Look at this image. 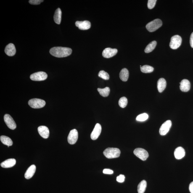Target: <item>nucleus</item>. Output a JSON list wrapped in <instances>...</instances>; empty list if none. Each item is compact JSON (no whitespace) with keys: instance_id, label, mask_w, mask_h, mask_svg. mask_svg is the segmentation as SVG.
Returning <instances> with one entry per match:
<instances>
[{"instance_id":"nucleus-11","label":"nucleus","mask_w":193,"mask_h":193,"mask_svg":"<svg viewBox=\"0 0 193 193\" xmlns=\"http://www.w3.org/2000/svg\"><path fill=\"white\" fill-rule=\"evenodd\" d=\"M118 51L116 49H112L110 48H106L102 52L103 57L105 58H110L113 57L117 54Z\"/></svg>"},{"instance_id":"nucleus-17","label":"nucleus","mask_w":193,"mask_h":193,"mask_svg":"<svg viewBox=\"0 0 193 193\" xmlns=\"http://www.w3.org/2000/svg\"><path fill=\"white\" fill-rule=\"evenodd\" d=\"M185 155V151L182 147H179L177 148L175 151L174 155L178 160L182 158Z\"/></svg>"},{"instance_id":"nucleus-1","label":"nucleus","mask_w":193,"mask_h":193,"mask_svg":"<svg viewBox=\"0 0 193 193\" xmlns=\"http://www.w3.org/2000/svg\"><path fill=\"white\" fill-rule=\"evenodd\" d=\"M49 52L51 55L56 57H65L71 54L72 49L69 48L58 46L51 48Z\"/></svg>"},{"instance_id":"nucleus-19","label":"nucleus","mask_w":193,"mask_h":193,"mask_svg":"<svg viewBox=\"0 0 193 193\" xmlns=\"http://www.w3.org/2000/svg\"><path fill=\"white\" fill-rule=\"evenodd\" d=\"M36 167L35 165H32L29 167L25 172V177L26 179H30L33 176L36 170Z\"/></svg>"},{"instance_id":"nucleus-6","label":"nucleus","mask_w":193,"mask_h":193,"mask_svg":"<svg viewBox=\"0 0 193 193\" xmlns=\"http://www.w3.org/2000/svg\"><path fill=\"white\" fill-rule=\"evenodd\" d=\"M30 77V79L33 81H41L46 79L48 75L46 72H39L32 74Z\"/></svg>"},{"instance_id":"nucleus-27","label":"nucleus","mask_w":193,"mask_h":193,"mask_svg":"<svg viewBox=\"0 0 193 193\" xmlns=\"http://www.w3.org/2000/svg\"><path fill=\"white\" fill-rule=\"evenodd\" d=\"M141 72L144 73H150L153 71L154 68L149 65H144L141 67Z\"/></svg>"},{"instance_id":"nucleus-37","label":"nucleus","mask_w":193,"mask_h":193,"mask_svg":"<svg viewBox=\"0 0 193 193\" xmlns=\"http://www.w3.org/2000/svg\"></svg>"},{"instance_id":"nucleus-26","label":"nucleus","mask_w":193,"mask_h":193,"mask_svg":"<svg viewBox=\"0 0 193 193\" xmlns=\"http://www.w3.org/2000/svg\"><path fill=\"white\" fill-rule=\"evenodd\" d=\"M157 45V42L156 41H153L151 42L146 46L144 49L145 52L146 53H149L154 50L155 48Z\"/></svg>"},{"instance_id":"nucleus-5","label":"nucleus","mask_w":193,"mask_h":193,"mask_svg":"<svg viewBox=\"0 0 193 193\" xmlns=\"http://www.w3.org/2000/svg\"><path fill=\"white\" fill-rule=\"evenodd\" d=\"M182 38L179 35H175L172 37L170 43V46L171 49H176L179 48L182 43Z\"/></svg>"},{"instance_id":"nucleus-18","label":"nucleus","mask_w":193,"mask_h":193,"mask_svg":"<svg viewBox=\"0 0 193 193\" xmlns=\"http://www.w3.org/2000/svg\"><path fill=\"white\" fill-rule=\"evenodd\" d=\"M16 162L15 159H8L1 164V166L4 168H11L15 165Z\"/></svg>"},{"instance_id":"nucleus-2","label":"nucleus","mask_w":193,"mask_h":193,"mask_svg":"<svg viewBox=\"0 0 193 193\" xmlns=\"http://www.w3.org/2000/svg\"><path fill=\"white\" fill-rule=\"evenodd\" d=\"M104 155L108 158H113L120 157V151L116 148H108L103 152Z\"/></svg>"},{"instance_id":"nucleus-30","label":"nucleus","mask_w":193,"mask_h":193,"mask_svg":"<svg viewBox=\"0 0 193 193\" xmlns=\"http://www.w3.org/2000/svg\"><path fill=\"white\" fill-rule=\"evenodd\" d=\"M99 77L104 80H108L109 78V76L108 74L104 70H101L99 72V75H98Z\"/></svg>"},{"instance_id":"nucleus-4","label":"nucleus","mask_w":193,"mask_h":193,"mask_svg":"<svg viewBox=\"0 0 193 193\" xmlns=\"http://www.w3.org/2000/svg\"><path fill=\"white\" fill-rule=\"evenodd\" d=\"M28 104L33 108H41L46 105V102L43 99H30L28 102Z\"/></svg>"},{"instance_id":"nucleus-22","label":"nucleus","mask_w":193,"mask_h":193,"mask_svg":"<svg viewBox=\"0 0 193 193\" xmlns=\"http://www.w3.org/2000/svg\"><path fill=\"white\" fill-rule=\"evenodd\" d=\"M120 77L122 81L126 82L129 77V72L127 69L124 68L122 69L120 72Z\"/></svg>"},{"instance_id":"nucleus-3","label":"nucleus","mask_w":193,"mask_h":193,"mask_svg":"<svg viewBox=\"0 0 193 193\" xmlns=\"http://www.w3.org/2000/svg\"><path fill=\"white\" fill-rule=\"evenodd\" d=\"M162 25L161 20L156 19L148 23L146 25V28L149 32H153L160 28Z\"/></svg>"},{"instance_id":"nucleus-25","label":"nucleus","mask_w":193,"mask_h":193,"mask_svg":"<svg viewBox=\"0 0 193 193\" xmlns=\"http://www.w3.org/2000/svg\"><path fill=\"white\" fill-rule=\"evenodd\" d=\"M97 91L99 92L100 94L104 97H107L108 96L110 93V89L108 87H106L105 88H98Z\"/></svg>"},{"instance_id":"nucleus-34","label":"nucleus","mask_w":193,"mask_h":193,"mask_svg":"<svg viewBox=\"0 0 193 193\" xmlns=\"http://www.w3.org/2000/svg\"><path fill=\"white\" fill-rule=\"evenodd\" d=\"M103 173L104 174H112L113 173V170L109 169H104L103 170Z\"/></svg>"},{"instance_id":"nucleus-14","label":"nucleus","mask_w":193,"mask_h":193,"mask_svg":"<svg viewBox=\"0 0 193 193\" xmlns=\"http://www.w3.org/2000/svg\"><path fill=\"white\" fill-rule=\"evenodd\" d=\"M38 130L39 133L42 137L46 139L49 137V131L47 127L42 125L38 127Z\"/></svg>"},{"instance_id":"nucleus-33","label":"nucleus","mask_w":193,"mask_h":193,"mask_svg":"<svg viewBox=\"0 0 193 193\" xmlns=\"http://www.w3.org/2000/svg\"><path fill=\"white\" fill-rule=\"evenodd\" d=\"M44 1L43 0H30L29 1V3L32 5H38L40 3L43 2Z\"/></svg>"},{"instance_id":"nucleus-36","label":"nucleus","mask_w":193,"mask_h":193,"mask_svg":"<svg viewBox=\"0 0 193 193\" xmlns=\"http://www.w3.org/2000/svg\"><path fill=\"white\" fill-rule=\"evenodd\" d=\"M189 190L191 193H193V182H191L189 185Z\"/></svg>"},{"instance_id":"nucleus-8","label":"nucleus","mask_w":193,"mask_h":193,"mask_svg":"<svg viewBox=\"0 0 193 193\" xmlns=\"http://www.w3.org/2000/svg\"><path fill=\"white\" fill-rule=\"evenodd\" d=\"M172 126L171 120H167L164 122L161 126L159 133L162 136H165L168 132Z\"/></svg>"},{"instance_id":"nucleus-23","label":"nucleus","mask_w":193,"mask_h":193,"mask_svg":"<svg viewBox=\"0 0 193 193\" xmlns=\"http://www.w3.org/2000/svg\"><path fill=\"white\" fill-rule=\"evenodd\" d=\"M147 182L144 180L138 184L137 187L138 193H144L147 187Z\"/></svg>"},{"instance_id":"nucleus-24","label":"nucleus","mask_w":193,"mask_h":193,"mask_svg":"<svg viewBox=\"0 0 193 193\" xmlns=\"http://www.w3.org/2000/svg\"><path fill=\"white\" fill-rule=\"evenodd\" d=\"M0 139L3 144L6 146H10L12 145L13 142L12 139L7 136H1L0 137Z\"/></svg>"},{"instance_id":"nucleus-29","label":"nucleus","mask_w":193,"mask_h":193,"mask_svg":"<svg viewBox=\"0 0 193 193\" xmlns=\"http://www.w3.org/2000/svg\"><path fill=\"white\" fill-rule=\"evenodd\" d=\"M148 118L149 115L147 113H144L138 116L136 120L138 121L143 122L147 120Z\"/></svg>"},{"instance_id":"nucleus-16","label":"nucleus","mask_w":193,"mask_h":193,"mask_svg":"<svg viewBox=\"0 0 193 193\" xmlns=\"http://www.w3.org/2000/svg\"><path fill=\"white\" fill-rule=\"evenodd\" d=\"M5 52L8 56H14L16 52L15 46L12 43H10L6 46L5 49Z\"/></svg>"},{"instance_id":"nucleus-20","label":"nucleus","mask_w":193,"mask_h":193,"mask_svg":"<svg viewBox=\"0 0 193 193\" xmlns=\"http://www.w3.org/2000/svg\"><path fill=\"white\" fill-rule=\"evenodd\" d=\"M166 80L163 78H161L157 82V89L159 92L161 93L166 88Z\"/></svg>"},{"instance_id":"nucleus-32","label":"nucleus","mask_w":193,"mask_h":193,"mask_svg":"<svg viewBox=\"0 0 193 193\" xmlns=\"http://www.w3.org/2000/svg\"><path fill=\"white\" fill-rule=\"evenodd\" d=\"M125 178L124 175L121 174L117 177L116 180L118 182L122 183L125 181Z\"/></svg>"},{"instance_id":"nucleus-12","label":"nucleus","mask_w":193,"mask_h":193,"mask_svg":"<svg viewBox=\"0 0 193 193\" xmlns=\"http://www.w3.org/2000/svg\"><path fill=\"white\" fill-rule=\"evenodd\" d=\"M102 131V127L99 123H96L91 135V139L95 140L97 139Z\"/></svg>"},{"instance_id":"nucleus-35","label":"nucleus","mask_w":193,"mask_h":193,"mask_svg":"<svg viewBox=\"0 0 193 193\" xmlns=\"http://www.w3.org/2000/svg\"><path fill=\"white\" fill-rule=\"evenodd\" d=\"M190 44L191 47L193 48V32L191 34L190 38Z\"/></svg>"},{"instance_id":"nucleus-7","label":"nucleus","mask_w":193,"mask_h":193,"mask_svg":"<svg viewBox=\"0 0 193 193\" xmlns=\"http://www.w3.org/2000/svg\"><path fill=\"white\" fill-rule=\"evenodd\" d=\"M133 153L137 157L142 161L147 160L149 156V154L147 151L142 148H137L133 151Z\"/></svg>"},{"instance_id":"nucleus-21","label":"nucleus","mask_w":193,"mask_h":193,"mask_svg":"<svg viewBox=\"0 0 193 193\" xmlns=\"http://www.w3.org/2000/svg\"><path fill=\"white\" fill-rule=\"evenodd\" d=\"M62 11L59 8H58L55 12L54 19L55 22L58 25L60 24L62 19Z\"/></svg>"},{"instance_id":"nucleus-28","label":"nucleus","mask_w":193,"mask_h":193,"mask_svg":"<svg viewBox=\"0 0 193 193\" xmlns=\"http://www.w3.org/2000/svg\"><path fill=\"white\" fill-rule=\"evenodd\" d=\"M128 104V100L127 98L125 96L122 97L119 100L118 104L120 107L124 108Z\"/></svg>"},{"instance_id":"nucleus-15","label":"nucleus","mask_w":193,"mask_h":193,"mask_svg":"<svg viewBox=\"0 0 193 193\" xmlns=\"http://www.w3.org/2000/svg\"><path fill=\"white\" fill-rule=\"evenodd\" d=\"M180 87L182 91L183 92H187L190 89V83L187 80H183L180 83Z\"/></svg>"},{"instance_id":"nucleus-13","label":"nucleus","mask_w":193,"mask_h":193,"mask_svg":"<svg viewBox=\"0 0 193 193\" xmlns=\"http://www.w3.org/2000/svg\"><path fill=\"white\" fill-rule=\"evenodd\" d=\"M76 26L82 30H88L91 28V24L90 22L87 20H85L83 21H77L75 23Z\"/></svg>"},{"instance_id":"nucleus-9","label":"nucleus","mask_w":193,"mask_h":193,"mask_svg":"<svg viewBox=\"0 0 193 193\" xmlns=\"http://www.w3.org/2000/svg\"><path fill=\"white\" fill-rule=\"evenodd\" d=\"M4 120L8 127L11 130L15 129L17 127L15 121L12 117L8 114H6L4 116Z\"/></svg>"},{"instance_id":"nucleus-31","label":"nucleus","mask_w":193,"mask_h":193,"mask_svg":"<svg viewBox=\"0 0 193 193\" xmlns=\"http://www.w3.org/2000/svg\"><path fill=\"white\" fill-rule=\"evenodd\" d=\"M156 1V0H149L148 1L147 3L148 8L149 9L153 8L155 6Z\"/></svg>"},{"instance_id":"nucleus-10","label":"nucleus","mask_w":193,"mask_h":193,"mask_svg":"<svg viewBox=\"0 0 193 193\" xmlns=\"http://www.w3.org/2000/svg\"><path fill=\"white\" fill-rule=\"evenodd\" d=\"M78 138V132L76 129L70 131L68 137V141L69 144H75L77 142Z\"/></svg>"}]
</instances>
